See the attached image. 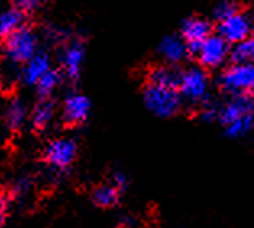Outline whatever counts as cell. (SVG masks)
Wrapping results in <instances>:
<instances>
[{"instance_id":"7a4b0ae2","label":"cell","mask_w":254,"mask_h":228,"mask_svg":"<svg viewBox=\"0 0 254 228\" xmlns=\"http://www.w3.org/2000/svg\"><path fill=\"white\" fill-rule=\"evenodd\" d=\"M142 101L152 115L160 116V118H170L180 112L183 97L177 89L146 84L144 91H142Z\"/></svg>"},{"instance_id":"9a60e30c","label":"cell","mask_w":254,"mask_h":228,"mask_svg":"<svg viewBox=\"0 0 254 228\" xmlns=\"http://www.w3.org/2000/svg\"><path fill=\"white\" fill-rule=\"evenodd\" d=\"M29 109L26 106V102L20 97H15L8 102L7 109H5V125H7L8 129L11 131H18L21 129L26 121L29 120Z\"/></svg>"},{"instance_id":"ffe728a7","label":"cell","mask_w":254,"mask_h":228,"mask_svg":"<svg viewBox=\"0 0 254 228\" xmlns=\"http://www.w3.org/2000/svg\"><path fill=\"white\" fill-rule=\"evenodd\" d=\"M233 63H253L254 61V38H250L233 46L230 52Z\"/></svg>"},{"instance_id":"9c48e42d","label":"cell","mask_w":254,"mask_h":228,"mask_svg":"<svg viewBox=\"0 0 254 228\" xmlns=\"http://www.w3.org/2000/svg\"><path fill=\"white\" fill-rule=\"evenodd\" d=\"M92 104L91 99L83 92L71 91L65 97L64 107H62V120L68 126H79L86 123L91 115Z\"/></svg>"},{"instance_id":"4fadbf2b","label":"cell","mask_w":254,"mask_h":228,"mask_svg":"<svg viewBox=\"0 0 254 228\" xmlns=\"http://www.w3.org/2000/svg\"><path fill=\"white\" fill-rule=\"evenodd\" d=\"M157 51L160 54V57L170 65H177L188 57L187 42L183 41L182 36H177V34L165 36V38L160 41Z\"/></svg>"},{"instance_id":"30bf717a","label":"cell","mask_w":254,"mask_h":228,"mask_svg":"<svg viewBox=\"0 0 254 228\" xmlns=\"http://www.w3.org/2000/svg\"><path fill=\"white\" fill-rule=\"evenodd\" d=\"M54 68L52 66V58L49 52L46 51H41L31 58L28 63H24L20 73H18V79L24 84V86H29V88H36V84L39 83V79L46 75L47 71H51Z\"/></svg>"},{"instance_id":"4316f807","label":"cell","mask_w":254,"mask_h":228,"mask_svg":"<svg viewBox=\"0 0 254 228\" xmlns=\"http://www.w3.org/2000/svg\"><path fill=\"white\" fill-rule=\"evenodd\" d=\"M219 118V110H217L215 107L212 106H206L202 110V120L206 121H214Z\"/></svg>"},{"instance_id":"d6986e66","label":"cell","mask_w":254,"mask_h":228,"mask_svg":"<svg viewBox=\"0 0 254 228\" xmlns=\"http://www.w3.org/2000/svg\"><path fill=\"white\" fill-rule=\"evenodd\" d=\"M62 78H64L62 70L52 68L51 71H47L46 75L39 79V83L36 84V92H38L39 99H51L55 89L60 86Z\"/></svg>"},{"instance_id":"d4e9b609","label":"cell","mask_w":254,"mask_h":228,"mask_svg":"<svg viewBox=\"0 0 254 228\" xmlns=\"http://www.w3.org/2000/svg\"><path fill=\"white\" fill-rule=\"evenodd\" d=\"M110 183H112L120 193H123V191L128 188V176L127 173H123L122 170H115L112 176H110Z\"/></svg>"},{"instance_id":"6da1fadb","label":"cell","mask_w":254,"mask_h":228,"mask_svg":"<svg viewBox=\"0 0 254 228\" xmlns=\"http://www.w3.org/2000/svg\"><path fill=\"white\" fill-rule=\"evenodd\" d=\"M3 58L8 65L15 68H21L24 63L34 57L41 51L38 33L26 23L18 31L3 41L2 46Z\"/></svg>"},{"instance_id":"cb8c5ba5","label":"cell","mask_w":254,"mask_h":228,"mask_svg":"<svg viewBox=\"0 0 254 228\" xmlns=\"http://www.w3.org/2000/svg\"><path fill=\"white\" fill-rule=\"evenodd\" d=\"M49 2V0H11L13 7H16L18 10H21L23 13H33V11H38L39 8H42L44 5Z\"/></svg>"},{"instance_id":"83f0119b","label":"cell","mask_w":254,"mask_h":228,"mask_svg":"<svg viewBox=\"0 0 254 228\" xmlns=\"http://www.w3.org/2000/svg\"><path fill=\"white\" fill-rule=\"evenodd\" d=\"M120 225L122 227H125V228H129L133 225V220H131V217H122V220H120Z\"/></svg>"},{"instance_id":"7c38bea8","label":"cell","mask_w":254,"mask_h":228,"mask_svg":"<svg viewBox=\"0 0 254 228\" xmlns=\"http://www.w3.org/2000/svg\"><path fill=\"white\" fill-rule=\"evenodd\" d=\"M180 36L187 44H202L207 38L212 36V24L209 20L201 16H190L182 23Z\"/></svg>"},{"instance_id":"f1b7e54d","label":"cell","mask_w":254,"mask_h":228,"mask_svg":"<svg viewBox=\"0 0 254 228\" xmlns=\"http://www.w3.org/2000/svg\"><path fill=\"white\" fill-rule=\"evenodd\" d=\"M250 97H251V99L254 101V86H253V88H251V91H250Z\"/></svg>"},{"instance_id":"f546056e","label":"cell","mask_w":254,"mask_h":228,"mask_svg":"<svg viewBox=\"0 0 254 228\" xmlns=\"http://www.w3.org/2000/svg\"><path fill=\"white\" fill-rule=\"evenodd\" d=\"M253 34H254V28H253Z\"/></svg>"},{"instance_id":"3957f363","label":"cell","mask_w":254,"mask_h":228,"mask_svg":"<svg viewBox=\"0 0 254 228\" xmlns=\"http://www.w3.org/2000/svg\"><path fill=\"white\" fill-rule=\"evenodd\" d=\"M78 154V144L75 139L71 138H57L52 139L51 143L46 146L44 162L51 167L55 173L60 175L68 170V167L75 162Z\"/></svg>"},{"instance_id":"44dd1931","label":"cell","mask_w":254,"mask_h":228,"mask_svg":"<svg viewBox=\"0 0 254 228\" xmlns=\"http://www.w3.org/2000/svg\"><path fill=\"white\" fill-rule=\"evenodd\" d=\"M253 126H254V114L246 115V116H243V118L233 121L232 125L225 126V134L232 139L243 138L251 131Z\"/></svg>"},{"instance_id":"277c9868","label":"cell","mask_w":254,"mask_h":228,"mask_svg":"<svg viewBox=\"0 0 254 228\" xmlns=\"http://www.w3.org/2000/svg\"><path fill=\"white\" fill-rule=\"evenodd\" d=\"M220 88L233 96H243L254 86V65L233 63L220 75Z\"/></svg>"},{"instance_id":"7402d4cb","label":"cell","mask_w":254,"mask_h":228,"mask_svg":"<svg viewBox=\"0 0 254 228\" xmlns=\"http://www.w3.org/2000/svg\"><path fill=\"white\" fill-rule=\"evenodd\" d=\"M33 189V180L29 175H20L16 176L13 183L10 186V196L15 199H21L24 196L29 194V191Z\"/></svg>"},{"instance_id":"8fae6325","label":"cell","mask_w":254,"mask_h":228,"mask_svg":"<svg viewBox=\"0 0 254 228\" xmlns=\"http://www.w3.org/2000/svg\"><path fill=\"white\" fill-rule=\"evenodd\" d=\"M254 114V101L250 96H235L219 110V121L224 126L232 125L233 121Z\"/></svg>"},{"instance_id":"5bb4252c","label":"cell","mask_w":254,"mask_h":228,"mask_svg":"<svg viewBox=\"0 0 254 228\" xmlns=\"http://www.w3.org/2000/svg\"><path fill=\"white\" fill-rule=\"evenodd\" d=\"M180 78H182V71H178L173 66L159 65L154 66L147 73V84L162 86V88L177 89L180 88Z\"/></svg>"},{"instance_id":"ba28073f","label":"cell","mask_w":254,"mask_h":228,"mask_svg":"<svg viewBox=\"0 0 254 228\" xmlns=\"http://www.w3.org/2000/svg\"><path fill=\"white\" fill-rule=\"evenodd\" d=\"M230 44L219 34H212L199 46L194 58L202 68H219L230 57Z\"/></svg>"},{"instance_id":"ac0fdd59","label":"cell","mask_w":254,"mask_h":228,"mask_svg":"<svg viewBox=\"0 0 254 228\" xmlns=\"http://www.w3.org/2000/svg\"><path fill=\"white\" fill-rule=\"evenodd\" d=\"M120 194L122 193L112 183H104L92 189V201H94V204L97 207L102 209L115 207L120 201Z\"/></svg>"},{"instance_id":"e0dca14e","label":"cell","mask_w":254,"mask_h":228,"mask_svg":"<svg viewBox=\"0 0 254 228\" xmlns=\"http://www.w3.org/2000/svg\"><path fill=\"white\" fill-rule=\"evenodd\" d=\"M26 13H23L21 10H18L13 5L0 11V41L3 42L15 31L24 26L26 24Z\"/></svg>"},{"instance_id":"52a82bcc","label":"cell","mask_w":254,"mask_h":228,"mask_svg":"<svg viewBox=\"0 0 254 228\" xmlns=\"http://www.w3.org/2000/svg\"><path fill=\"white\" fill-rule=\"evenodd\" d=\"M253 28H254L253 15L250 11L240 10L238 13H235L233 16L219 23V26H217V31H219V33L217 34H219L220 38H224L228 44L237 46L240 42L250 39Z\"/></svg>"},{"instance_id":"8992f818","label":"cell","mask_w":254,"mask_h":228,"mask_svg":"<svg viewBox=\"0 0 254 228\" xmlns=\"http://www.w3.org/2000/svg\"><path fill=\"white\" fill-rule=\"evenodd\" d=\"M209 78L202 66H191V68L182 71L180 78V94L183 99L190 102H204L207 97Z\"/></svg>"},{"instance_id":"2e32d148","label":"cell","mask_w":254,"mask_h":228,"mask_svg":"<svg viewBox=\"0 0 254 228\" xmlns=\"http://www.w3.org/2000/svg\"><path fill=\"white\" fill-rule=\"evenodd\" d=\"M55 116V104L52 99H39L31 109L29 123L36 131H44Z\"/></svg>"},{"instance_id":"5b68a950","label":"cell","mask_w":254,"mask_h":228,"mask_svg":"<svg viewBox=\"0 0 254 228\" xmlns=\"http://www.w3.org/2000/svg\"><path fill=\"white\" fill-rule=\"evenodd\" d=\"M86 57L84 41L79 38H70L60 52V70L70 81H78L81 76L83 63Z\"/></svg>"},{"instance_id":"4dcf8cb0","label":"cell","mask_w":254,"mask_h":228,"mask_svg":"<svg viewBox=\"0 0 254 228\" xmlns=\"http://www.w3.org/2000/svg\"><path fill=\"white\" fill-rule=\"evenodd\" d=\"M253 65H254V61H253Z\"/></svg>"},{"instance_id":"603a6c76","label":"cell","mask_w":254,"mask_h":228,"mask_svg":"<svg viewBox=\"0 0 254 228\" xmlns=\"http://www.w3.org/2000/svg\"><path fill=\"white\" fill-rule=\"evenodd\" d=\"M240 7L235 0H220L214 8V20L217 23L227 20V18L233 16L235 13H238Z\"/></svg>"},{"instance_id":"484cf974","label":"cell","mask_w":254,"mask_h":228,"mask_svg":"<svg viewBox=\"0 0 254 228\" xmlns=\"http://www.w3.org/2000/svg\"><path fill=\"white\" fill-rule=\"evenodd\" d=\"M7 212H8V199H7V196L0 194V228H3L5 225Z\"/></svg>"}]
</instances>
